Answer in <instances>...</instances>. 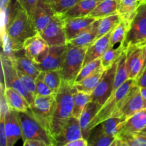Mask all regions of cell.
<instances>
[{"mask_svg":"<svg viewBox=\"0 0 146 146\" xmlns=\"http://www.w3.org/2000/svg\"><path fill=\"white\" fill-rule=\"evenodd\" d=\"M38 34L32 19L28 13L21 9L17 15L1 36L3 52L9 54L22 49L24 43L28 38Z\"/></svg>","mask_w":146,"mask_h":146,"instance_id":"6da1fadb","label":"cell"},{"mask_svg":"<svg viewBox=\"0 0 146 146\" xmlns=\"http://www.w3.org/2000/svg\"><path fill=\"white\" fill-rule=\"evenodd\" d=\"M136 87V81L130 78L111 96L108 101L102 106L100 111L90 124L88 128L90 134L94 128L100 125L104 121L111 117H116L118 115V113Z\"/></svg>","mask_w":146,"mask_h":146,"instance_id":"7a4b0ae2","label":"cell"},{"mask_svg":"<svg viewBox=\"0 0 146 146\" xmlns=\"http://www.w3.org/2000/svg\"><path fill=\"white\" fill-rule=\"evenodd\" d=\"M76 91V89L74 85L62 81L59 90L56 94L54 112L49 125V133L51 139L65 121L72 117L74 108L73 94Z\"/></svg>","mask_w":146,"mask_h":146,"instance_id":"3957f363","label":"cell"},{"mask_svg":"<svg viewBox=\"0 0 146 146\" xmlns=\"http://www.w3.org/2000/svg\"><path fill=\"white\" fill-rule=\"evenodd\" d=\"M88 47H81L67 44L66 57L61 69L62 81L74 85L78 73L84 66L86 53Z\"/></svg>","mask_w":146,"mask_h":146,"instance_id":"277c9868","label":"cell"},{"mask_svg":"<svg viewBox=\"0 0 146 146\" xmlns=\"http://www.w3.org/2000/svg\"><path fill=\"white\" fill-rule=\"evenodd\" d=\"M1 81L4 83L6 88H11L16 90L27 99L31 106L34 103L36 96L30 93L21 82L14 62L8 54L2 51L1 54Z\"/></svg>","mask_w":146,"mask_h":146,"instance_id":"5b68a950","label":"cell"},{"mask_svg":"<svg viewBox=\"0 0 146 146\" xmlns=\"http://www.w3.org/2000/svg\"><path fill=\"white\" fill-rule=\"evenodd\" d=\"M23 141L36 140L53 146L52 139L46 128L31 113L30 110L18 112Z\"/></svg>","mask_w":146,"mask_h":146,"instance_id":"8992f818","label":"cell"},{"mask_svg":"<svg viewBox=\"0 0 146 146\" xmlns=\"http://www.w3.org/2000/svg\"><path fill=\"white\" fill-rule=\"evenodd\" d=\"M146 2L141 3L135 17L131 21L124 41L123 49L131 46L146 45Z\"/></svg>","mask_w":146,"mask_h":146,"instance_id":"52a82bcc","label":"cell"},{"mask_svg":"<svg viewBox=\"0 0 146 146\" xmlns=\"http://www.w3.org/2000/svg\"><path fill=\"white\" fill-rule=\"evenodd\" d=\"M56 94L50 96L36 95L30 106L31 113L40 121L49 133V125L54 112ZM50 134V133H49Z\"/></svg>","mask_w":146,"mask_h":146,"instance_id":"ba28073f","label":"cell"},{"mask_svg":"<svg viewBox=\"0 0 146 146\" xmlns=\"http://www.w3.org/2000/svg\"><path fill=\"white\" fill-rule=\"evenodd\" d=\"M38 34L50 46L68 44L64 29V19L61 14H56L52 21Z\"/></svg>","mask_w":146,"mask_h":146,"instance_id":"9c48e42d","label":"cell"},{"mask_svg":"<svg viewBox=\"0 0 146 146\" xmlns=\"http://www.w3.org/2000/svg\"><path fill=\"white\" fill-rule=\"evenodd\" d=\"M82 138L79 119L72 116L65 121L59 131L52 137L53 146H64Z\"/></svg>","mask_w":146,"mask_h":146,"instance_id":"30bf717a","label":"cell"},{"mask_svg":"<svg viewBox=\"0 0 146 146\" xmlns=\"http://www.w3.org/2000/svg\"><path fill=\"white\" fill-rule=\"evenodd\" d=\"M125 51L126 53V64L129 78L136 80L143 72L145 66L146 45L131 46Z\"/></svg>","mask_w":146,"mask_h":146,"instance_id":"8fae6325","label":"cell"},{"mask_svg":"<svg viewBox=\"0 0 146 146\" xmlns=\"http://www.w3.org/2000/svg\"><path fill=\"white\" fill-rule=\"evenodd\" d=\"M117 62L111 68L105 71L98 86L91 94L92 101H95L103 106L111 97L115 81Z\"/></svg>","mask_w":146,"mask_h":146,"instance_id":"7c38bea8","label":"cell"},{"mask_svg":"<svg viewBox=\"0 0 146 146\" xmlns=\"http://www.w3.org/2000/svg\"><path fill=\"white\" fill-rule=\"evenodd\" d=\"M26 56L35 64L44 61L49 53L50 46L39 34L28 38L23 45Z\"/></svg>","mask_w":146,"mask_h":146,"instance_id":"4fadbf2b","label":"cell"},{"mask_svg":"<svg viewBox=\"0 0 146 146\" xmlns=\"http://www.w3.org/2000/svg\"><path fill=\"white\" fill-rule=\"evenodd\" d=\"M67 51V44L50 46L49 53L42 63L36 64L40 71L60 70Z\"/></svg>","mask_w":146,"mask_h":146,"instance_id":"5bb4252c","label":"cell"},{"mask_svg":"<svg viewBox=\"0 0 146 146\" xmlns=\"http://www.w3.org/2000/svg\"><path fill=\"white\" fill-rule=\"evenodd\" d=\"M4 125L8 146H14L19 140L22 139L18 112L9 110L4 118Z\"/></svg>","mask_w":146,"mask_h":146,"instance_id":"9a60e30c","label":"cell"},{"mask_svg":"<svg viewBox=\"0 0 146 146\" xmlns=\"http://www.w3.org/2000/svg\"><path fill=\"white\" fill-rule=\"evenodd\" d=\"M56 14L46 0H39L31 17L37 32L42 31L52 21Z\"/></svg>","mask_w":146,"mask_h":146,"instance_id":"2e32d148","label":"cell"},{"mask_svg":"<svg viewBox=\"0 0 146 146\" xmlns=\"http://www.w3.org/2000/svg\"><path fill=\"white\" fill-rule=\"evenodd\" d=\"M64 19V29L68 42L86 29L95 20H96L88 16Z\"/></svg>","mask_w":146,"mask_h":146,"instance_id":"e0dca14e","label":"cell"},{"mask_svg":"<svg viewBox=\"0 0 146 146\" xmlns=\"http://www.w3.org/2000/svg\"><path fill=\"white\" fill-rule=\"evenodd\" d=\"M145 108L146 104L141 96L140 88L137 86L116 117H122L127 120Z\"/></svg>","mask_w":146,"mask_h":146,"instance_id":"ac0fdd59","label":"cell"},{"mask_svg":"<svg viewBox=\"0 0 146 146\" xmlns=\"http://www.w3.org/2000/svg\"><path fill=\"white\" fill-rule=\"evenodd\" d=\"M8 55L11 58L16 68L21 72L35 79L41 74V71L37 68L36 65L26 56L23 48L19 51H14Z\"/></svg>","mask_w":146,"mask_h":146,"instance_id":"d6986e66","label":"cell"},{"mask_svg":"<svg viewBox=\"0 0 146 146\" xmlns=\"http://www.w3.org/2000/svg\"><path fill=\"white\" fill-rule=\"evenodd\" d=\"M111 34V33H109L107 35L98 38L91 45L88 46L86 53L84 66L91 61L101 58V56L110 46Z\"/></svg>","mask_w":146,"mask_h":146,"instance_id":"ffe728a7","label":"cell"},{"mask_svg":"<svg viewBox=\"0 0 146 146\" xmlns=\"http://www.w3.org/2000/svg\"><path fill=\"white\" fill-rule=\"evenodd\" d=\"M102 106L95 101H91L88 103L83 111L81 116L79 118L80 125L82 130L83 138L88 140L90 136V133L88 131V128L92 122L93 120L97 115L98 111L101 108Z\"/></svg>","mask_w":146,"mask_h":146,"instance_id":"44dd1931","label":"cell"},{"mask_svg":"<svg viewBox=\"0 0 146 146\" xmlns=\"http://www.w3.org/2000/svg\"><path fill=\"white\" fill-rule=\"evenodd\" d=\"M146 127V108L138 111L136 113L126 120L122 129L121 134L135 133L143 131Z\"/></svg>","mask_w":146,"mask_h":146,"instance_id":"7402d4cb","label":"cell"},{"mask_svg":"<svg viewBox=\"0 0 146 146\" xmlns=\"http://www.w3.org/2000/svg\"><path fill=\"white\" fill-rule=\"evenodd\" d=\"M102 1L104 0H81L61 15L64 18L87 17Z\"/></svg>","mask_w":146,"mask_h":146,"instance_id":"603a6c76","label":"cell"},{"mask_svg":"<svg viewBox=\"0 0 146 146\" xmlns=\"http://www.w3.org/2000/svg\"><path fill=\"white\" fill-rule=\"evenodd\" d=\"M99 19H96L83 32L68 43L81 47H88L97 39Z\"/></svg>","mask_w":146,"mask_h":146,"instance_id":"cb8c5ba5","label":"cell"},{"mask_svg":"<svg viewBox=\"0 0 146 146\" xmlns=\"http://www.w3.org/2000/svg\"><path fill=\"white\" fill-rule=\"evenodd\" d=\"M5 96L10 110L17 112H25L30 109V105L27 99L16 90L5 87Z\"/></svg>","mask_w":146,"mask_h":146,"instance_id":"d4e9b609","label":"cell"},{"mask_svg":"<svg viewBox=\"0 0 146 146\" xmlns=\"http://www.w3.org/2000/svg\"><path fill=\"white\" fill-rule=\"evenodd\" d=\"M118 0H104L90 13L88 17L94 19H101L118 14Z\"/></svg>","mask_w":146,"mask_h":146,"instance_id":"484cf974","label":"cell"},{"mask_svg":"<svg viewBox=\"0 0 146 146\" xmlns=\"http://www.w3.org/2000/svg\"><path fill=\"white\" fill-rule=\"evenodd\" d=\"M105 71L106 70H104V68L102 67L99 70H98L96 72L91 74L89 76L86 77L82 81L75 83L74 84V86L78 91L91 94L93 91H94V89L96 88L98 83L101 81Z\"/></svg>","mask_w":146,"mask_h":146,"instance_id":"4316f807","label":"cell"},{"mask_svg":"<svg viewBox=\"0 0 146 146\" xmlns=\"http://www.w3.org/2000/svg\"><path fill=\"white\" fill-rule=\"evenodd\" d=\"M21 9L22 7L17 0H9L5 8L1 10V36L5 34L7 28Z\"/></svg>","mask_w":146,"mask_h":146,"instance_id":"83f0119b","label":"cell"},{"mask_svg":"<svg viewBox=\"0 0 146 146\" xmlns=\"http://www.w3.org/2000/svg\"><path fill=\"white\" fill-rule=\"evenodd\" d=\"M139 0H118V14L130 25L139 7Z\"/></svg>","mask_w":146,"mask_h":146,"instance_id":"f1b7e54d","label":"cell"},{"mask_svg":"<svg viewBox=\"0 0 146 146\" xmlns=\"http://www.w3.org/2000/svg\"><path fill=\"white\" fill-rule=\"evenodd\" d=\"M126 59V53H125V51H124L122 54V55L121 56V57L118 58V62H117V68L116 71H115V81H114V85L113 88L112 94L119 87H121L125 81L130 79L128 68H127Z\"/></svg>","mask_w":146,"mask_h":146,"instance_id":"f546056e","label":"cell"},{"mask_svg":"<svg viewBox=\"0 0 146 146\" xmlns=\"http://www.w3.org/2000/svg\"><path fill=\"white\" fill-rule=\"evenodd\" d=\"M115 139V137L105 133L101 125H98L91 131L88 143V145L91 146H110Z\"/></svg>","mask_w":146,"mask_h":146,"instance_id":"4dcf8cb0","label":"cell"},{"mask_svg":"<svg viewBox=\"0 0 146 146\" xmlns=\"http://www.w3.org/2000/svg\"><path fill=\"white\" fill-rule=\"evenodd\" d=\"M121 21L122 19L118 14L108 16L99 19L97 39L112 32L113 30Z\"/></svg>","mask_w":146,"mask_h":146,"instance_id":"1f68e13d","label":"cell"},{"mask_svg":"<svg viewBox=\"0 0 146 146\" xmlns=\"http://www.w3.org/2000/svg\"><path fill=\"white\" fill-rule=\"evenodd\" d=\"M126 119L122 117H111L101 123V125L103 131L107 135L112 137H118L122 129Z\"/></svg>","mask_w":146,"mask_h":146,"instance_id":"d6a6232c","label":"cell"},{"mask_svg":"<svg viewBox=\"0 0 146 146\" xmlns=\"http://www.w3.org/2000/svg\"><path fill=\"white\" fill-rule=\"evenodd\" d=\"M74 108L72 116L79 119L83 111L89 102L92 101L91 94L76 91L73 94Z\"/></svg>","mask_w":146,"mask_h":146,"instance_id":"836d02e7","label":"cell"},{"mask_svg":"<svg viewBox=\"0 0 146 146\" xmlns=\"http://www.w3.org/2000/svg\"><path fill=\"white\" fill-rule=\"evenodd\" d=\"M124 51L125 50L123 49L121 44H120L116 48H115V46H109L101 58V66L104 70L111 68L118 61Z\"/></svg>","mask_w":146,"mask_h":146,"instance_id":"e575fe53","label":"cell"},{"mask_svg":"<svg viewBox=\"0 0 146 146\" xmlns=\"http://www.w3.org/2000/svg\"><path fill=\"white\" fill-rule=\"evenodd\" d=\"M43 79L51 91L56 94L62 84V78L59 70L41 71Z\"/></svg>","mask_w":146,"mask_h":146,"instance_id":"d590c367","label":"cell"},{"mask_svg":"<svg viewBox=\"0 0 146 146\" xmlns=\"http://www.w3.org/2000/svg\"><path fill=\"white\" fill-rule=\"evenodd\" d=\"M128 27L129 24L123 20L115 27L111 34L110 46H115L117 44H123L125 40Z\"/></svg>","mask_w":146,"mask_h":146,"instance_id":"8d00e7d4","label":"cell"},{"mask_svg":"<svg viewBox=\"0 0 146 146\" xmlns=\"http://www.w3.org/2000/svg\"><path fill=\"white\" fill-rule=\"evenodd\" d=\"M118 138L129 146H146V132L135 133L129 134H121Z\"/></svg>","mask_w":146,"mask_h":146,"instance_id":"74e56055","label":"cell"},{"mask_svg":"<svg viewBox=\"0 0 146 146\" xmlns=\"http://www.w3.org/2000/svg\"><path fill=\"white\" fill-rule=\"evenodd\" d=\"M101 68H102V66H101V58H98V59L95 60V61H91V62L83 66L81 71H79L76 78L75 83L82 81L83 79L89 76L91 74H94V73L96 72L98 70H99Z\"/></svg>","mask_w":146,"mask_h":146,"instance_id":"f35d334b","label":"cell"},{"mask_svg":"<svg viewBox=\"0 0 146 146\" xmlns=\"http://www.w3.org/2000/svg\"><path fill=\"white\" fill-rule=\"evenodd\" d=\"M54 12L63 14L81 0H46Z\"/></svg>","mask_w":146,"mask_h":146,"instance_id":"ab89813d","label":"cell"},{"mask_svg":"<svg viewBox=\"0 0 146 146\" xmlns=\"http://www.w3.org/2000/svg\"><path fill=\"white\" fill-rule=\"evenodd\" d=\"M17 74H18L19 76L20 79H21V82L24 84L25 88H27L30 93L34 94V96H36V84L35 78L30 76L27 75V74H24V73L21 72V71L18 70L17 68Z\"/></svg>","mask_w":146,"mask_h":146,"instance_id":"60d3db41","label":"cell"},{"mask_svg":"<svg viewBox=\"0 0 146 146\" xmlns=\"http://www.w3.org/2000/svg\"><path fill=\"white\" fill-rule=\"evenodd\" d=\"M36 95L50 96L55 94L44 82L41 73L36 78Z\"/></svg>","mask_w":146,"mask_h":146,"instance_id":"b9f144b4","label":"cell"},{"mask_svg":"<svg viewBox=\"0 0 146 146\" xmlns=\"http://www.w3.org/2000/svg\"><path fill=\"white\" fill-rule=\"evenodd\" d=\"M9 110L5 96V85L1 82V93H0V119L4 118L6 114Z\"/></svg>","mask_w":146,"mask_h":146,"instance_id":"7bdbcfd3","label":"cell"},{"mask_svg":"<svg viewBox=\"0 0 146 146\" xmlns=\"http://www.w3.org/2000/svg\"><path fill=\"white\" fill-rule=\"evenodd\" d=\"M17 1H19L23 9L25 10L31 18L37 3L39 0H17Z\"/></svg>","mask_w":146,"mask_h":146,"instance_id":"ee69618b","label":"cell"},{"mask_svg":"<svg viewBox=\"0 0 146 146\" xmlns=\"http://www.w3.org/2000/svg\"><path fill=\"white\" fill-rule=\"evenodd\" d=\"M0 146H8V143L4 131V118L0 119Z\"/></svg>","mask_w":146,"mask_h":146,"instance_id":"f6af8a7d","label":"cell"},{"mask_svg":"<svg viewBox=\"0 0 146 146\" xmlns=\"http://www.w3.org/2000/svg\"><path fill=\"white\" fill-rule=\"evenodd\" d=\"M135 81H136V85L139 88L146 87V68L143 71L141 75Z\"/></svg>","mask_w":146,"mask_h":146,"instance_id":"bcb514c9","label":"cell"},{"mask_svg":"<svg viewBox=\"0 0 146 146\" xmlns=\"http://www.w3.org/2000/svg\"><path fill=\"white\" fill-rule=\"evenodd\" d=\"M23 146H51L44 142L36 140H27L24 141Z\"/></svg>","mask_w":146,"mask_h":146,"instance_id":"7dc6e473","label":"cell"},{"mask_svg":"<svg viewBox=\"0 0 146 146\" xmlns=\"http://www.w3.org/2000/svg\"><path fill=\"white\" fill-rule=\"evenodd\" d=\"M88 140L82 138H80V139L72 141V142L68 143V144H66V145L64 146H88Z\"/></svg>","mask_w":146,"mask_h":146,"instance_id":"c3c4849f","label":"cell"},{"mask_svg":"<svg viewBox=\"0 0 146 146\" xmlns=\"http://www.w3.org/2000/svg\"><path fill=\"white\" fill-rule=\"evenodd\" d=\"M121 143H122V141L118 137H116L113 142L112 143V144L110 146H121Z\"/></svg>","mask_w":146,"mask_h":146,"instance_id":"681fc988","label":"cell"},{"mask_svg":"<svg viewBox=\"0 0 146 146\" xmlns=\"http://www.w3.org/2000/svg\"><path fill=\"white\" fill-rule=\"evenodd\" d=\"M140 91H141V96H142L146 104V87H142V88H140Z\"/></svg>","mask_w":146,"mask_h":146,"instance_id":"f907efd6","label":"cell"},{"mask_svg":"<svg viewBox=\"0 0 146 146\" xmlns=\"http://www.w3.org/2000/svg\"><path fill=\"white\" fill-rule=\"evenodd\" d=\"M9 0H0V7H1V11L4 9L9 3Z\"/></svg>","mask_w":146,"mask_h":146,"instance_id":"816d5d0a","label":"cell"},{"mask_svg":"<svg viewBox=\"0 0 146 146\" xmlns=\"http://www.w3.org/2000/svg\"><path fill=\"white\" fill-rule=\"evenodd\" d=\"M121 146H129L128 145V144L126 143L123 142V141H122V143H121Z\"/></svg>","mask_w":146,"mask_h":146,"instance_id":"f5cc1de1","label":"cell"},{"mask_svg":"<svg viewBox=\"0 0 146 146\" xmlns=\"http://www.w3.org/2000/svg\"><path fill=\"white\" fill-rule=\"evenodd\" d=\"M146 1V0H139V1H140V3H143V2H144V1Z\"/></svg>","mask_w":146,"mask_h":146,"instance_id":"db71d44e","label":"cell"},{"mask_svg":"<svg viewBox=\"0 0 146 146\" xmlns=\"http://www.w3.org/2000/svg\"><path fill=\"white\" fill-rule=\"evenodd\" d=\"M146 68V60H145V66H144V68H143V70L144 69H145Z\"/></svg>","mask_w":146,"mask_h":146,"instance_id":"11a10c76","label":"cell"},{"mask_svg":"<svg viewBox=\"0 0 146 146\" xmlns=\"http://www.w3.org/2000/svg\"><path fill=\"white\" fill-rule=\"evenodd\" d=\"M143 131V132H146V127H145V128H144V129H143V131Z\"/></svg>","mask_w":146,"mask_h":146,"instance_id":"9f6ffc18","label":"cell"},{"mask_svg":"<svg viewBox=\"0 0 146 146\" xmlns=\"http://www.w3.org/2000/svg\"><path fill=\"white\" fill-rule=\"evenodd\" d=\"M144 2H146V1H144Z\"/></svg>","mask_w":146,"mask_h":146,"instance_id":"6f0895ef","label":"cell"},{"mask_svg":"<svg viewBox=\"0 0 146 146\" xmlns=\"http://www.w3.org/2000/svg\"><path fill=\"white\" fill-rule=\"evenodd\" d=\"M88 146H91V145H88Z\"/></svg>","mask_w":146,"mask_h":146,"instance_id":"680465c9","label":"cell"},{"mask_svg":"<svg viewBox=\"0 0 146 146\" xmlns=\"http://www.w3.org/2000/svg\"><path fill=\"white\" fill-rule=\"evenodd\" d=\"M145 44H146V43H145Z\"/></svg>","mask_w":146,"mask_h":146,"instance_id":"91938a15","label":"cell"}]
</instances>
